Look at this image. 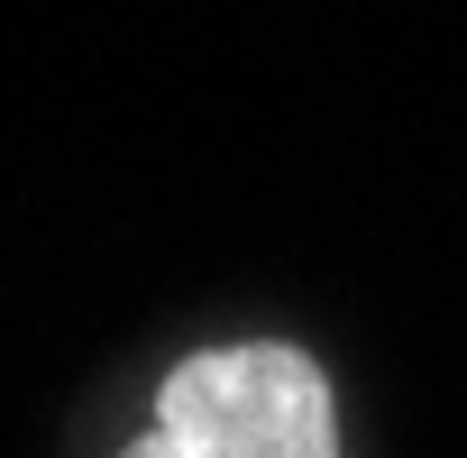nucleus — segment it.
Here are the masks:
<instances>
[{
	"mask_svg": "<svg viewBox=\"0 0 467 458\" xmlns=\"http://www.w3.org/2000/svg\"><path fill=\"white\" fill-rule=\"evenodd\" d=\"M156 422L202 458H339L330 376L294 339H229L192 349L156 385Z\"/></svg>",
	"mask_w": 467,
	"mask_h": 458,
	"instance_id": "1",
	"label": "nucleus"
},
{
	"mask_svg": "<svg viewBox=\"0 0 467 458\" xmlns=\"http://www.w3.org/2000/svg\"><path fill=\"white\" fill-rule=\"evenodd\" d=\"M129 458H202V449H192V440H174V431H165V422H156V431H147V440H138V449H129Z\"/></svg>",
	"mask_w": 467,
	"mask_h": 458,
	"instance_id": "2",
	"label": "nucleus"
}]
</instances>
